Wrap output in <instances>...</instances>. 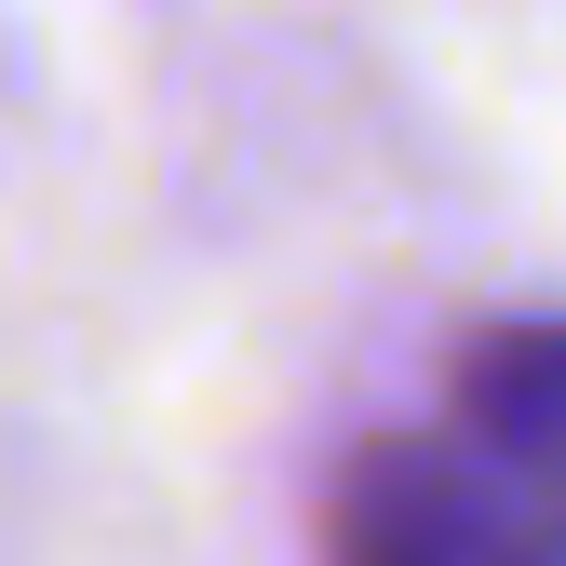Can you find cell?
I'll list each match as a JSON object with an SVG mask.
<instances>
[{"label":"cell","instance_id":"2","mask_svg":"<svg viewBox=\"0 0 566 566\" xmlns=\"http://www.w3.org/2000/svg\"><path fill=\"white\" fill-rule=\"evenodd\" d=\"M459 432L539 485H566V324H500L459 350Z\"/></svg>","mask_w":566,"mask_h":566},{"label":"cell","instance_id":"1","mask_svg":"<svg viewBox=\"0 0 566 566\" xmlns=\"http://www.w3.org/2000/svg\"><path fill=\"white\" fill-rule=\"evenodd\" d=\"M324 566H566V485L500 446H365L337 472Z\"/></svg>","mask_w":566,"mask_h":566}]
</instances>
